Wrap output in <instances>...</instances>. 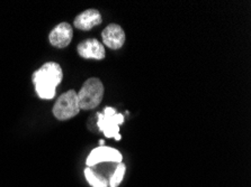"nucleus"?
<instances>
[{
    "mask_svg": "<svg viewBox=\"0 0 251 187\" xmlns=\"http://www.w3.org/2000/svg\"><path fill=\"white\" fill-rule=\"evenodd\" d=\"M63 79L60 64L47 62L33 73L32 80L36 94L43 100H51L55 97L56 89Z\"/></svg>",
    "mask_w": 251,
    "mask_h": 187,
    "instance_id": "f257e3e1",
    "label": "nucleus"
},
{
    "mask_svg": "<svg viewBox=\"0 0 251 187\" xmlns=\"http://www.w3.org/2000/svg\"><path fill=\"white\" fill-rule=\"evenodd\" d=\"M77 94L80 110H93L100 104L104 97V85L100 79L90 78L83 83Z\"/></svg>",
    "mask_w": 251,
    "mask_h": 187,
    "instance_id": "f03ea898",
    "label": "nucleus"
},
{
    "mask_svg": "<svg viewBox=\"0 0 251 187\" xmlns=\"http://www.w3.org/2000/svg\"><path fill=\"white\" fill-rule=\"evenodd\" d=\"M97 125L102 131L106 138H115L117 141L122 139L120 135V125L124 122V116L117 113L112 106H106L104 113H97Z\"/></svg>",
    "mask_w": 251,
    "mask_h": 187,
    "instance_id": "7ed1b4c3",
    "label": "nucleus"
},
{
    "mask_svg": "<svg viewBox=\"0 0 251 187\" xmlns=\"http://www.w3.org/2000/svg\"><path fill=\"white\" fill-rule=\"evenodd\" d=\"M78 94L75 90H69L61 94L53 105V116L60 121L69 120L80 112Z\"/></svg>",
    "mask_w": 251,
    "mask_h": 187,
    "instance_id": "20e7f679",
    "label": "nucleus"
},
{
    "mask_svg": "<svg viewBox=\"0 0 251 187\" xmlns=\"http://www.w3.org/2000/svg\"><path fill=\"white\" fill-rule=\"evenodd\" d=\"M122 154L115 149V148L107 147V146H100L95 148L90 151V154L87 157L86 164L87 167H95L98 164L102 163H122Z\"/></svg>",
    "mask_w": 251,
    "mask_h": 187,
    "instance_id": "39448f33",
    "label": "nucleus"
},
{
    "mask_svg": "<svg viewBox=\"0 0 251 187\" xmlns=\"http://www.w3.org/2000/svg\"><path fill=\"white\" fill-rule=\"evenodd\" d=\"M72 37H74L72 26L69 22H61L51 30L49 41L52 46L56 48H66L71 43Z\"/></svg>",
    "mask_w": 251,
    "mask_h": 187,
    "instance_id": "423d86ee",
    "label": "nucleus"
},
{
    "mask_svg": "<svg viewBox=\"0 0 251 187\" xmlns=\"http://www.w3.org/2000/svg\"><path fill=\"white\" fill-rule=\"evenodd\" d=\"M78 54L82 59L87 60H104L106 52L105 47L100 41L96 38H88V40L81 42L77 46Z\"/></svg>",
    "mask_w": 251,
    "mask_h": 187,
    "instance_id": "0eeeda50",
    "label": "nucleus"
},
{
    "mask_svg": "<svg viewBox=\"0 0 251 187\" xmlns=\"http://www.w3.org/2000/svg\"><path fill=\"white\" fill-rule=\"evenodd\" d=\"M101 38L107 47L119 49L125 43L124 29L119 24H109L101 32Z\"/></svg>",
    "mask_w": 251,
    "mask_h": 187,
    "instance_id": "6e6552de",
    "label": "nucleus"
},
{
    "mask_svg": "<svg viewBox=\"0 0 251 187\" xmlns=\"http://www.w3.org/2000/svg\"><path fill=\"white\" fill-rule=\"evenodd\" d=\"M102 21L101 15L97 9H87L82 11L75 18L74 25L75 28L80 30H90Z\"/></svg>",
    "mask_w": 251,
    "mask_h": 187,
    "instance_id": "1a4fd4ad",
    "label": "nucleus"
},
{
    "mask_svg": "<svg viewBox=\"0 0 251 187\" xmlns=\"http://www.w3.org/2000/svg\"><path fill=\"white\" fill-rule=\"evenodd\" d=\"M83 173H85L87 182L89 183L91 187H108V179L100 176V175H97L90 167L85 168Z\"/></svg>",
    "mask_w": 251,
    "mask_h": 187,
    "instance_id": "9d476101",
    "label": "nucleus"
},
{
    "mask_svg": "<svg viewBox=\"0 0 251 187\" xmlns=\"http://www.w3.org/2000/svg\"><path fill=\"white\" fill-rule=\"evenodd\" d=\"M125 170H126V167H125L123 163L117 164L116 168L114 169L112 176L108 181V186L109 187H117V186H119L122 183V181H123L124 175H125Z\"/></svg>",
    "mask_w": 251,
    "mask_h": 187,
    "instance_id": "9b49d317",
    "label": "nucleus"
}]
</instances>
